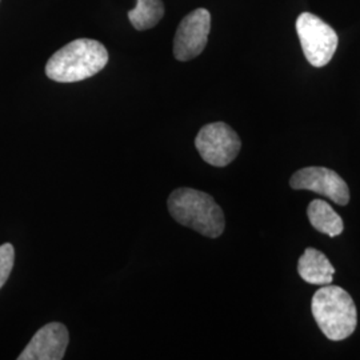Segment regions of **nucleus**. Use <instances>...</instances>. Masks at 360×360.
I'll list each match as a JSON object with an SVG mask.
<instances>
[{"label": "nucleus", "instance_id": "423d86ee", "mask_svg": "<svg viewBox=\"0 0 360 360\" xmlns=\"http://www.w3.org/2000/svg\"><path fill=\"white\" fill-rule=\"evenodd\" d=\"M211 30V13L198 8L188 13L176 30L174 38V56L180 62H188L206 49Z\"/></svg>", "mask_w": 360, "mask_h": 360}, {"label": "nucleus", "instance_id": "9b49d317", "mask_svg": "<svg viewBox=\"0 0 360 360\" xmlns=\"http://www.w3.org/2000/svg\"><path fill=\"white\" fill-rule=\"evenodd\" d=\"M136 7L129 11V20L138 31L154 28L163 19L166 8L162 0H136Z\"/></svg>", "mask_w": 360, "mask_h": 360}, {"label": "nucleus", "instance_id": "f257e3e1", "mask_svg": "<svg viewBox=\"0 0 360 360\" xmlns=\"http://www.w3.org/2000/svg\"><path fill=\"white\" fill-rule=\"evenodd\" d=\"M108 63V52L92 39H77L55 52L46 65V75L59 83H75L96 75Z\"/></svg>", "mask_w": 360, "mask_h": 360}, {"label": "nucleus", "instance_id": "7ed1b4c3", "mask_svg": "<svg viewBox=\"0 0 360 360\" xmlns=\"http://www.w3.org/2000/svg\"><path fill=\"white\" fill-rule=\"evenodd\" d=\"M311 311L323 334L330 340H345L356 328V306L347 291L340 287L323 285L312 297Z\"/></svg>", "mask_w": 360, "mask_h": 360}, {"label": "nucleus", "instance_id": "f03ea898", "mask_svg": "<svg viewBox=\"0 0 360 360\" xmlns=\"http://www.w3.org/2000/svg\"><path fill=\"white\" fill-rule=\"evenodd\" d=\"M171 217L184 227L215 239L226 227L224 214L211 195L193 188H178L167 202Z\"/></svg>", "mask_w": 360, "mask_h": 360}, {"label": "nucleus", "instance_id": "1a4fd4ad", "mask_svg": "<svg viewBox=\"0 0 360 360\" xmlns=\"http://www.w3.org/2000/svg\"><path fill=\"white\" fill-rule=\"evenodd\" d=\"M297 272L307 283L328 285L333 283L335 269L323 252L315 248H306L297 262Z\"/></svg>", "mask_w": 360, "mask_h": 360}, {"label": "nucleus", "instance_id": "f8f14e48", "mask_svg": "<svg viewBox=\"0 0 360 360\" xmlns=\"http://www.w3.org/2000/svg\"><path fill=\"white\" fill-rule=\"evenodd\" d=\"M15 263V250L13 245L6 243L0 245V288L6 284L10 278V274Z\"/></svg>", "mask_w": 360, "mask_h": 360}, {"label": "nucleus", "instance_id": "20e7f679", "mask_svg": "<svg viewBox=\"0 0 360 360\" xmlns=\"http://www.w3.org/2000/svg\"><path fill=\"white\" fill-rule=\"evenodd\" d=\"M296 32L309 65L319 68L331 62L338 47L333 27L312 13H303L296 19Z\"/></svg>", "mask_w": 360, "mask_h": 360}, {"label": "nucleus", "instance_id": "9d476101", "mask_svg": "<svg viewBox=\"0 0 360 360\" xmlns=\"http://www.w3.org/2000/svg\"><path fill=\"white\" fill-rule=\"evenodd\" d=\"M309 223L316 231L335 238L343 232V220L324 200H312L307 208Z\"/></svg>", "mask_w": 360, "mask_h": 360}, {"label": "nucleus", "instance_id": "6e6552de", "mask_svg": "<svg viewBox=\"0 0 360 360\" xmlns=\"http://www.w3.org/2000/svg\"><path fill=\"white\" fill-rule=\"evenodd\" d=\"M70 342V334L65 324L58 322L43 326L32 336L19 360H62Z\"/></svg>", "mask_w": 360, "mask_h": 360}, {"label": "nucleus", "instance_id": "0eeeda50", "mask_svg": "<svg viewBox=\"0 0 360 360\" xmlns=\"http://www.w3.org/2000/svg\"><path fill=\"white\" fill-rule=\"evenodd\" d=\"M294 190H309L331 199L339 206L349 202L347 183L333 169L326 167H307L296 171L290 180Z\"/></svg>", "mask_w": 360, "mask_h": 360}, {"label": "nucleus", "instance_id": "39448f33", "mask_svg": "<svg viewBox=\"0 0 360 360\" xmlns=\"http://www.w3.org/2000/svg\"><path fill=\"white\" fill-rule=\"evenodd\" d=\"M195 146L206 163L215 167H226L239 154L242 142L229 124L217 122L199 131Z\"/></svg>", "mask_w": 360, "mask_h": 360}]
</instances>
